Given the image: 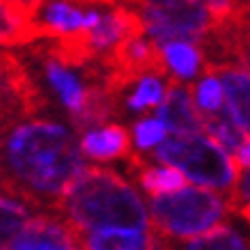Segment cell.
Wrapping results in <instances>:
<instances>
[{"label": "cell", "instance_id": "6da1fadb", "mask_svg": "<svg viewBox=\"0 0 250 250\" xmlns=\"http://www.w3.org/2000/svg\"><path fill=\"white\" fill-rule=\"evenodd\" d=\"M2 159L14 186L58 202L90 167L76 133L53 120H25L12 126L5 136Z\"/></svg>", "mask_w": 250, "mask_h": 250}, {"label": "cell", "instance_id": "7a4b0ae2", "mask_svg": "<svg viewBox=\"0 0 250 250\" xmlns=\"http://www.w3.org/2000/svg\"><path fill=\"white\" fill-rule=\"evenodd\" d=\"M60 209L78 232L106 228L152 229L149 202L113 170L87 167L62 195Z\"/></svg>", "mask_w": 250, "mask_h": 250}, {"label": "cell", "instance_id": "3957f363", "mask_svg": "<svg viewBox=\"0 0 250 250\" xmlns=\"http://www.w3.org/2000/svg\"><path fill=\"white\" fill-rule=\"evenodd\" d=\"M149 213L156 234L186 243L218 228L228 216V200L220 190L186 184L174 193L152 195Z\"/></svg>", "mask_w": 250, "mask_h": 250}, {"label": "cell", "instance_id": "277c9868", "mask_svg": "<svg viewBox=\"0 0 250 250\" xmlns=\"http://www.w3.org/2000/svg\"><path fill=\"white\" fill-rule=\"evenodd\" d=\"M154 161L179 167L188 184L207 186L213 190H232L239 177V163L228 154L207 131L170 133L154 149Z\"/></svg>", "mask_w": 250, "mask_h": 250}, {"label": "cell", "instance_id": "5b68a950", "mask_svg": "<svg viewBox=\"0 0 250 250\" xmlns=\"http://www.w3.org/2000/svg\"><path fill=\"white\" fill-rule=\"evenodd\" d=\"M213 19L216 16L202 0H143L138 9L140 30L159 48L177 39L200 42Z\"/></svg>", "mask_w": 250, "mask_h": 250}, {"label": "cell", "instance_id": "8992f818", "mask_svg": "<svg viewBox=\"0 0 250 250\" xmlns=\"http://www.w3.org/2000/svg\"><path fill=\"white\" fill-rule=\"evenodd\" d=\"M81 232L71 223L48 216H32L5 250H74L81 248Z\"/></svg>", "mask_w": 250, "mask_h": 250}, {"label": "cell", "instance_id": "52a82bcc", "mask_svg": "<svg viewBox=\"0 0 250 250\" xmlns=\"http://www.w3.org/2000/svg\"><path fill=\"white\" fill-rule=\"evenodd\" d=\"M167 124L170 133H195L205 131V115L197 110L193 92L186 85H170L166 99L154 110Z\"/></svg>", "mask_w": 250, "mask_h": 250}, {"label": "cell", "instance_id": "ba28073f", "mask_svg": "<svg viewBox=\"0 0 250 250\" xmlns=\"http://www.w3.org/2000/svg\"><path fill=\"white\" fill-rule=\"evenodd\" d=\"M46 83L55 92V97L60 99V104L67 108L69 113L76 117V122L87 113V108L92 104V94L85 87L74 69H69L62 60H48L46 62Z\"/></svg>", "mask_w": 250, "mask_h": 250}, {"label": "cell", "instance_id": "9c48e42d", "mask_svg": "<svg viewBox=\"0 0 250 250\" xmlns=\"http://www.w3.org/2000/svg\"><path fill=\"white\" fill-rule=\"evenodd\" d=\"M136 28H140L138 16H131L122 9L104 12L101 21L90 32H85V48L92 53H113L136 32Z\"/></svg>", "mask_w": 250, "mask_h": 250}, {"label": "cell", "instance_id": "30bf717a", "mask_svg": "<svg viewBox=\"0 0 250 250\" xmlns=\"http://www.w3.org/2000/svg\"><path fill=\"white\" fill-rule=\"evenodd\" d=\"M131 136L124 126L117 124H94L90 129L83 131L81 136V149L87 156V161L106 163V161L122 159L129 152Z\"/></svg>", "mask_w": 250, "mask_h": 250}, {"label": "cell", "instance_id": "8fae6325", "mask_svg": "<svg viewBox=\"0 0 250 250\" xmlns=\"http://www.w3.org/2000/svg\"><path fill=\"white\" fill-rule=\"evenodd\" d=\"M159 236L140 228H106L83 234V248L90 250H149L159 248Z\"/></svg>", "mask_w": 250, "mask_h": 250}, {"label": "cell", "instance_id": "7c38bea8", "mask_svg": "<svg viewBox=\"0 0 250 250\" xmlns=\"http://www.w3.org/2000/svg\"><path fill=\"white\" fill-rule=\"evenodd\" d=\"M161 53V64L167 74L182 83H190V81H197L200 78V71H202V53L195 46V42H188V39H177V42H167L159 48Z\"/></svg>", "mask_w": 250, "mask_h": 250}, {"label": "cell", "instance_id": "4fadbf2b", "mask_svg": "<svg viewBox=\"0 0 250 250\" xmlns=\"http://www.w3.org/2000/svg\"><path fill=\"white\" fill-rule=\"evenodd\" d=\"M39 25L55 37H78L85 35V12L67 0H51L39 9Z\"/></svg>", "mask_w": 250, "mask_h": 250}, {"label": "cell", "instance_id": "5bb4252c", "mask_svg": "<svg viewBox=\"0 0 250 250\" xmlns=\"http://www.w3.org/2000/svg\"><path fill=\"white\" fill-rule=\"evenodd\" d=\"M220 74L225 81V113L250 133V69L229 67Z\"/></svg>", "mask_w": 250, "mask_h": 250}, {"label": "cell", "instance_id": "9a60e30c", "mask_svg": "<svg viewBox=\"0 0 250 250\" xmlns=\"http://www.w3.org/2000/svg\"><path fill=\"white\" fill-rule=\"evenodd\" d=\"M167 87L163 83V78L154 71L140 74L136 78V83L131 87L129 97H126V108L131 113H147V110H156L161 106V101L166 99Z\"/></svg>", "mask_w": 250, "mask_h": 250}, {"label": "cell", "instance_id": "2e32d148", "mask_svg": "<svg viewBox=\"0 0 250 250\" xmlns=\"http://www.w3.org/2000/svg\"><path fill=\"white\" fill-rule=\"evenodd\" d=\"M186 174L179 167L170 166V163H161L156 161V166L145 167L140 172V188L147 195H166V193H174L186 186Z\"/></svg>", "mask_w": 250, "mask_h": 250}, {"label": "cell", "instance_id": "e0dca14e", "mask_svg": "<svg viewBox=\"0 0 250 250\" xmlns=\"http://www.w3.org/2000/svg\"><path fill=\"white\" fill-rule=\"evenodd\" d=\"M193 99H195L197 110L205 117L225 113V81H223V74H216V71L202 74L197 78L195 87H193Z\"/></svg>", "mask_w": 250, "mask_h": 250}, {"label": "cell", "instance_id": "ac0fdd59", "mask_svg": "<svg viewBox=\"0 0 250 250\" xmlns=\"http://www.w3.org/2000/svg\"><path fill=\"white\" fill-rule=\"evenodd\" d=\"M32 218L28 202L16 193H5L0 197V243L2 248L14 239L21 228Z\"/></svg>", "mask_w": 250, "mask_h": 250}, {"label": "cell", "instance_id": "d6986e66", "mask_svg": "<svg viewBox=\"0 0 250 250\" xmlns=\"http://www.w3.org/2000/svg\"><path fill=\"white\" fill-rule=\"evenodd\" d=\"M120 53V60L124 67L133 69V71H143V69H149L154 64H161V53H159V46L154 44L152 39L147 35H131L124 44L117 48Z\"/></svg>", "mask_w": 250, "mask_h": 250}, {"label": "cell", "instance_id": "ffe728a7", "mask_svg": "<svg viewBox=\"0 0 250 250\" xmlns=\"http://www.w3.org/2000/svg\"><path fill=\"white\" fill-rule=\"evenodd\" d=\"M205 131L225 152L232 154V156H236V152L241 149L243 140L248 136V131L241 129L228 113H218V115H211V117H205Z\"/></svg>", "mask_w": 250, "mask_h": 250}, {"label": "cell", "instance_id": "44dd1931", "mask_svg": "<svg viewBox=\"0 0 250 250\" xmlns=\"http://www.w3.org/2000/svg\"><path fill=\"white\" fill-rule=\"evenodd\" d=\"M184 248H188V250H246L250 246H248V239L239 234L234 228L220 223L218 228H213L211 232L186 241Z\"/></svg>", "mask_w": 250, "mask_h": 250}, {"label": "cell", "instance_id": "7402d4cb", "mask_svg": "<svg viewBox=\"0 0 250 250\" xmlns=\"http://www.w3.org/2000/svg\"><path fill=\"white\" fill-rule=\"evenodd\" d=\"M167 136H170V129L159 115H149V117L138 120L131 129V140H133L138 152H154Z\"/></svg>", "mask_w": 250, "mask_h": 250}, {"label": "cell", "instance_id": "603a6c76", "mask_svg": "<svg viewBox=\"0 0 250 250\" xmlns=\"http://www.w3.org/2000/svg\"><path fill=\"white\" fill-rule=\"evenodd\" d=\"M25 28V9L12 0L2 2V42H14Z\"/></svg>", "mask_w": 250, "mask_h": 250}, {"label": "cell", "instance_id": "cb8c5ba5", "mask_svg": "<svg viewBox=\"0 0 250 250\" xmlns=\"http://www.w3.org/2000/svg\"><path fill=\"white\" fill-rule=\"evenodd\" d=\"M207 7L211 9V14L216 16V19H228V14L234 9V0H202Z\"/></svg>", "mask_w": 250, "mask_h": 250}, {"label": "cell", "instance_id": "d4e9b609", "mask_svg": "<svg viewBox=\"0 0 250 250\" xmlns=\"http://www.w3.org/2000/svg\"><path fill=\"white\" fill-rule=\"evenodd\" d=\"M236 163H239V167H250V133L246 136V140H243L241 149L236 152Z\"/></svg>", "mask_w": 250, "mask_h": 250}]
</instances>
